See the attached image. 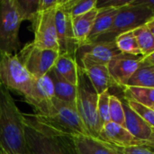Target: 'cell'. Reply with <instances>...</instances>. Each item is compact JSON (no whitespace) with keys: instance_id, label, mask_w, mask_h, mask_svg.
Segmentation results:
<instances>
[{"instance_id":"obj_1","label":"cell","mask_w":154,"mask_h":154,"mask_svg":"<svg viewBox=\"0 0 154 154\" xmlns=\"http://www.w3.org/2000/svg\"><path fill=\"white\" fill-rule=\"evenodd\" d=\"M0 154H31L24 135V115L0 81Z\"/></svg>"},{"instance_id":"obj_2","label":"cell","mask_w":154,"mask_h":154,"mask_svg":"<svg viewBox=\"0 0 154 154\" xmlns=\"http://www.w3.org/2000/svg\"><path fill=\"white\" fill-rule=\"evenodd\" d=\"M24 135L31 154H79L73 135L55 129L33 115H24Z\"/></svg>"},{"instance_id":"obj_3","label":"cell","mask_w":154,"mask_h":154,"mask_svg":"<svg viewBox=\"0 0 154 154\" xmlns=\"http://www.w3.org/2000/svg\"><path fill=\"white\" fill-rule=\"evenodd\" d=\"M35 117L70 135H89L77 109L56 97L35 109Z\"/></svg>"},{"instance_id":"obj_4","label":"cell","mask_w":154,"mask_h":154,"mask_svg":"<svg viewBox=\"0 0 154 154\" xmlns=\"http://www.w3.org/2000/svg\"><path fill=\"white\" fill-rule=\"evenodd\" d=\"M77 89V111L89 135L99 138L102 126L97 114L98 94L93 88L83 69H81L79 78Z\"/></svg>"},{"instance_id":"obj_5","label":"cell","mask_w":154,"mask_h":154,"mask_svg":"<svg viewBox=\"0 0 154 154\" xmlns=\"http://www.w3.org/2000/svg\"><path fill=\"white\" fill-rule=\"evenodd\" d=\"M34 78L28 72L17 54L0 51V81L8 88L27 97Z\"/></svg>"},{"instance_id":"obj_6","label":"cell","mask_w":154,"mask_h":154,"mask_svg":"<svg viewBox=\"0 0 154 154\" xmlns=\"http://www.w3.org/2000/svg\"><path fill=\"white\" fill-rule=\"evenodd\" d=\"M24 21L17 0L0 2V49L12 53L19 49V28Z\"/></svg>"},{"instance_id":"obj_7","label":"cell","mask_w":154,"mask_h":154,"mask_svg":"<svg viewBox=\"0 0 154 154\" xmlns=\"http://www.w3.org/2000/svg\"><path fill=\"white\" fill-rule=\"evenodd\" d=\"M153 18L152 12L148 8L129 3L118 10L109 31L95 42H115V39L119 34L134 31L146 24Z\"/></svg>"},{"instance_id":"obj_8","label":"cell","mask_w":154,"mask_h":154,"mask_svg":"<svg viewBox=\"0 0 154 154\" xmlns=\"http://www.w3.org/2000/svg\"><path fill=\"white\" fill-rule=\"evenodd\" d=\"M59 55V51L40 48L32 42L26 43L17 54L23 65L35 79L48 74L53 69Z\"/></svg>"},{"instance_id":"obj_9","label":"cell","mask_w":154,"mask_h":154,"mask_svg":"<svg viewBox=\"0 0 154 154\" xmlns=\"http://www.w3.org/2000/svg\"><path fill=\"white\" fill-rule=\"evenodd\" d=\"M70 6L71 0L60 1L55 12V24L59 43V53L69 54L76 58L79 47L74 38Z\"/></svg>"},{"instance_id":"obj_10","label":"cell","mask_w":154,"mask_h":154,"mask_svg":"<svg viewBox=\"0 0 154 154\" xmlns=\"http://www.w3.org/2000/svg\"><path fill=\"white\" fill-rule=\"evenodd\" d=\"M56 9L57 8L47 11H38L31 22L32 30L34 33L33 44L42 49L59 51L55 24Z\"/></svg>"},{"instance_id":"obj_11","label":"cell","mask_w":154,"mask_h":154,"mask_svg":"<svg viewBox=\"0 0 154 154\" xmlns=\"http://www.w3.org/2000/svg\"><path fill=\"white\" fill-rule=\"evenodd\" d=\"M141 58L121 53L107 64L111 79L121 88L127 85L128 80L140 66Z\"/></svg>"},{"instance_id":"obj_12","label":"cell","mask_w":154,"mask_h":154,"mask_svg":"<svg viewBox=\"0 0 154 154\" xmlns=\"http://www.w3.org/2000/svg\"><path fill=\"white\" fill-rule=\"evenodd\" d=\"M99 138L114 146L125 148L131 146H148V142H143L134 137L125 127L109 122L100 130Z\"/></svg>"},{"instance_id":"obj_13","label":"cell","mask_w":154,"mask_h":154,"mask_svg":"<svg viewBox=\"0 0 154 154\" xmlns=\"http://www.w3.org/2000/svg\"><path fill=\"white\" fill-rule=\"evenodd\" d=\"M78 51H81L80 59H88L105 65H107L110 60L122 53L115 42H93L81 46Z\"/></svg>"},{"instance_id":"obj_14","label":"cell","mask_w":154,"mask_h":154,"mask_svg":"<svg viewBox=\"0 0 154 154\" xmlns=\"http://www.w3.org/2000/svg\"><path fill=\"white\" fill-rule=\"evenodd\" d=\"M80 61V67L82 68L84 73L89 79L97 93L100 95L103 92L109 90L113 81L109 75L107 65L97 63L84 58H81Z\"/></svg>"},{"instance_id":"obj_15","label":"cell","mask_w":154,"mask_h":154,"mask_svg":"<svg viewBox=\"0 0 154 154\" xmlns=\"http://www.w3.org/2000/svg\"><path fill=\"white\" fill-rule=\"evenodd\" d=\"M73 141L79 154H123L118 147L91 135H74Z\"/></svg>"},{"instance_id":"obj_16","label":"cell","mask_w":154,"mask_h":154,"mask_svg":"<svg viewBox=\"0 0 154 154\" xmlns=\"http://www.w3.org/2000/svg\"><path fill=\"white\" fill-rule=\"evenodd\" d=\"M53 97H55L54 86L48 73L41 78H34L31 92L24 99L28 104L32 106L35 110L42 105L51 101Z\"/></svg>"},{"instance_id":"obj_17","label":"cell","mask_w":154,"mask_h":154,"mask_svg":"<svg viewBox=\"0 0 154 154\" xmlns=\"http://www.w3.org/2000/svg\"><path fill=\"white\" fill-rule=\"evenodd\" d=\"M121 101L125 111V128L136 139L148 142L152 134V128L128 106L125 98Z\"/></svg>"},{"instance_id":"obj_18","label":"cell","mask_w":154,"mask_h":154,"mask_svg":"<svg viewBox=\"0 0 154 154\" xmlns=\"http://www.w3.org/2000/svg\"><path fill=\"white\" fill-rule=\"evenodd\" d=\"M52 69L63 79L77 86L82 69L75 57L69 54H60Z\"/></svg>"},{"instance_id":"obj_19","label":"cell","mask_w":154,"mask_h":154,"mask_svg":"<svg viewBox=\"0 0 154 154\" xmlns=\"http://www.w3.org/2000/svg\"><path fill=\"white\" fill-rule=\"evenodd\" d=\"M97 13L98 9L95 8L85 14L72 18L74 38L79 48H80L81 46L85 45L88 42V36L92 30Z\"/></svg>"},{"instance_id":"obj_20","label":"cell","mask_w":154,"mask_h":154,"mask_svg":"<svg viewBox=\"0 0 154 154\" xmlns=\"http://www.w3.org/2000/svg\"><path fill=\"white\" fill-rule=\"evenodd\" d=\"M97 9H98V13L95 19L87 43L97 41L99 37H101L102 35H104L109 31V29L113 24L114 19L120 8L105 7V8H97Z\"/></svg>"},{"instance_id":"obj_21","label":"cell","mask_w":154,"mask_h":154,"mask_svg":"<svg viewBox=\"0 0 154 154\" xmlns=\"http://www.w3.org/2000/svg\"><path fill=\"white\" fill-rule=\"evenodd\" d=\"M49 75L53 82L55 97L77 109V86H74L63 79L53 69L49 72Z\"/></svg>"},{"instance_id":"obj_22","label":"cell","mask_w":154,"mask_h":154,"mask_svg":"<svg viewBox=\"0 0 154 154\" xmlns=\"http://www.w3.org/2000/svg\"><path fill=\"white\" fill-rule=\"evenodd\" d=\"M125 98L135 101L143 106L154 109V88L124 87Z\"/></svg>"},{"instance_id":"obj_23","label":"cell","mask_w":154,"mask_h":154,"mask_svg":"<svg viewBox=\"0 0 154 154\" xmlns=\"http://www.w3.org/2000/svg\"><path fill=\"white\" fill-rule=\"evenodd\" d=\"M125 87L154 88V67L140 64L139 68L128 80Z\"/></svg>"},{"instance_id":"obj_24","label":"cell","mask_w":154,"mask_h":154,"mask_svg":"<svg viewBox=\"0 0 154 154\" xmlns=\"http://www.w3.org/2000/svg\"><path fill=\"white\" fill-rule=\"evenodd\" d=\"M115 43L118 50L124 54L135 57L141 55L143 57L142 51L138 46L136 38L134 36V31H129L119 34L115 39Z\"/></svg>"},{"instance_id":"obj_25","label":"cell","mask_w":154,"mask_h":154,"mask_svg":"<svg viewBox=\"0 0 154 154\" xmlns=\"http://www.w3.org/2000/svg\"><path fill=\"white\" fill-rule=\"evenodd\" d=\"M138 46L142 51L143 57L154 51V36L146 24L134 30Z\"/></svg>"},{"instance_id":"obj_26","label":"cell","mask_w":154,"mask_h":154,"mask_svg":"<svg viewBox=\"0 0 154 154\" xmlns=\"http://www.w3.org/2000/svg\"><path fill=\"white\" fill-rule=\"evenodd\" d=\"M109 114L111 122L125 127V111L121 98L112 94L109 100Z\"/></svg>"},{"instance_id":"obj_27","label":"cell","mask_w":154,"mask_h":154,"mask_svg":"<svg viewBox=\"0 0 154 154\" xmlns=\"http://www.w3.org/2000/svg\"><path fill=\"white\" fill-rule=\"evenodd\" d=\"M110 92L106 90L102 94L98 95V102H97V114L98 118L101 124V126L111 122L110 114H109V100H110Z\"/></svg>"},{"instance_id":"obj_28","label":"cell","mask_w":154,"mask_h":154,"mask_svg":"<svg viewBox=\"0 0 154 154\" xmlns=\"http://www.w3.org/2000/svg\"><path fill=\"white\" fill-rule=\"evenodd\" d=\"M97 0H71L70 14L72 18L85 14L97 8Z\"/></svg>"},{"instance_id":"obj_29","label":"cell","mask_w":154,"mask_h":154,"mask_svg":"<svg viewBox=\"0 0 154 154\" xmlns=\"http://www.w3.org/2000/svg\"><path fill=\"white\" fill-rule=\"evenodd\" d=\"M128 106L139 116L143 118V120L148 124L152 129H154V109L143 106L135 101L125 99Z\"/></svg>"},{"instance_id":"obj_30","label":"cell","mask_w":154,"mask_h":154,"mask_svg":"<svg viewBox=\"0 0 154 154\" xmlns=\"http://www.w3.org/2000/svg\"><path fill=\"white\" fill-rule=\"evenodd\" d=\"M19 7L23 14V19L32 21L36 13L38 12L39 0H17Z\"/></svg>"},{"instance_id":"obj_31","label":"cell","mask_w":154,"mask_h":154,"mask_svg":"<svg viewBox=\"0 0 154 154\" xmlns=\"http://www.w3.org/2000/svg\"><path fill=\"white\" fill-rule=\"evenodd\" d=\"M119 150L123 154H154L153 152H152L145 146H131L119 148Z\"/></svg>"},{"instance_id":"obj_32","label":"cell","mask_w":154,"mask_h":154,"mask_svg":"<svg viewBox=\"0 0 154 154\" xmlns=\"http://www.w3.org/2000/svg\"><path fill=\"white\" fill-rule=\"evenodd\" d=\"M60 0H39L38 11H47L57 8Z\"/></svg>"},{"instance_id":"obj_33","label":"cell","mask_w":154,"mask_h":154,"mask_svg":"<svg viewBox=\"0 0 154 154\" xmlns=\"http://www.w3.org/2000/svg\"><path fill=\"white\" fill-rule=\"evenodd\" d=\"M130 3L132 5H142L148 8L150 11L152 12L154 15V0H131Z\"/></svg>"},{"instance_id":"obj_34","label":"cell","mask_w":154,"mask_h":154,"mask_svg":"<svg viewBox=\"0 0 154 154\" xmlns=\"http://www.w3.org/2000/svg\"><path fill=\"white\" fill-rule=\"evenodd\" d=\"M140 64L142 65H146V66H152L154 67V51L150 53L147 56L141 57V61Z\"/></svg>"},{"instance_id":"obj_35","label":"cell","mask_w":154,"mask_h":154,"mask_svg":"<svg viewBox=\"0 0 154 154\" xmlns=\"http://www.w3.org/2000/svg\"><path fill=\"white\" fill-rule=\"evenodd\" d=\"M146 25H147V27L150 29V31L152 32V35L154 36V20H151L149 23H146Z\"/></svg>"},{"instance_id":"obj_36","label":"cell","mask_w":154,"mask_h":154,"mask_svg":"<svg viewBox=\"0 0 154 154\" xmlns=\"http://www.w3.org/2000/svg\"><path fill=\"white\" fill-rule=\"evenodd\" d=\"M148 146L154 148V129H152V134L150 140L148 141Z\"/></svg>"},{"instance_id":"obj_37","label":"cell","mask_w":154,"mask_h":154,"mask_svg":"<svg viewBox=\"0 0 154 154\" xmlns=\"http://www.w3.org/2000/svg\"><path fill=\"white\" fill-rule=\"evenodd\" d=\"M0 2H1V1H0Z\"/></svg>"},{"instance_id":"obj_38","label":"cell","mask_w":154,"mask_h":154,"mask_svg":"<svg viewBox=\"0 0 154 154\" xmlns=\"http://www.w3.org/2000/svg\"><path fill=\"white\" fill-rule=\"evenodd\" d=\"M153 20H154V19H153Z\"/></svg>"},{"instance_id":"obj_39","label":"cell","mask_w":154,"mask_h":154,"mask_svg":"<svg viewBox=\"0 0 154 154\" xmlns=\"http://www.w3.org/2000/svg\"><path fill=\"white\" fill-rule=\"evenodd\" d=\"M153 19H154V18H153Z\"/></svg>"}]
</instances>
